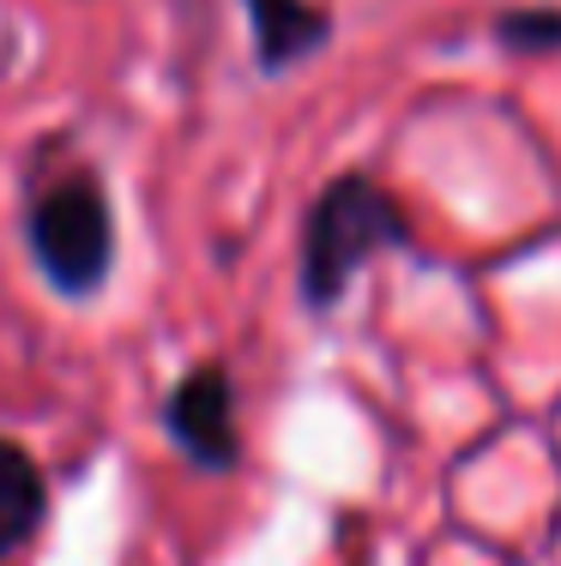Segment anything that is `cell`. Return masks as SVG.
<instances>
[{
	"instance_id": "cell-1",
	"label": "cell",
	"mask_w": 561,
	"mask_h": 566,
	"mask_svg": "<svg viewBox=\"0 0 561 566\" xmlns=\"http://www.w3.org/2000/svg\"><path fill=\"white\" fill-rule=\"evenodd\" d=\"M398 248H411L405 206H398L381 181H368V175H356V169L332 175L314 193L309 218H302V260H297L302 302H309L314 314H332V307L351 295L356 272H363L368 260H381V253H398Z\"/></svg>"
},
{
	"instance_id": "cell-2",
	"label": "cell",
	"mask_w": 561,
	"mask_h": 566,
	"mask_svg": "<svg viewBox=\"0 0 561 566\" xmlns=\"http://www.w3.org/2000/svg\"><path fill=\"white\" fill-rule=\"evenodd\" d=\"M24 248L37 272L61 295H97L115 265V218L110 193L97 187L91 169H73L61 181L37 187L24 206Z\"/></svg>"
},
{
	"instance_id": "cell-3",
	"label": "cell",
	"mask_w": 561,
	"mask_h": 566,
	"mask_svg": "<svg viewBox=\"0 0 561 566\" xmlns=\"http://www.w3.org/2000/svg\"><path fill=\"white\" fill-rule=\"evenodd\" d=\"M164 428H169V440L181 447L187 464L211 470V476H224V470L242 464L230 368H224V361H194L164 398Z\"/></svg>"
},
{
	"instance_id": "cell-4",
	"label": "cell",
	"mask_w": 561,
	"mask_h": 566,
	"mask_svg": "<svg viewBox=\"0 0 561 566\" xmlns=\"http://www.w3.org/2000/svg\"><path fill=\"white\" fill-rule=\"evenodd\" d=\"M248 31H253V66L260 73H290L309 55H320V43L332 36L326 7L314 0H242Z\"/></svg>"
},
{
	"instance_id": "cell-5",
	"label": "cell",
	"mask_w": 561,
	"mask_h": 566,
	"mask_svg": "<svg viewBox=\"0 0 561 566\" xmlns=\"http://www.w3.org/2000/svg\"><path fill=\"white\" fill-rule=\"evenodd\" d=\"M43 512H49V489H43L37 458L12 447V440H0V560L19 555L43 531Z\"/></svg>"
},
{
	"instance_id": "cell-6",
	"label": "cell",
	"mask_w": 561,
	"mask_h": 566,
	"mask_svg": "<svg viewBox=\"0 0 561 566\" xmlns=\"http://www.w3.org/2000/svg\"><path fill=\"white\" fill-rule=\"evenodd\" d=\"M501 49H519V55H543V49H561V7H513L496 19Z\"/></svg>"
}]
</instances>
